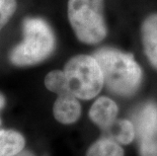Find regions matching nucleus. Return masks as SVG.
Wrapping results in <instances>:
<instances>
[{
    "label": "nucleus",
    "instance_id": "4468645a",
    "mask_svg": "<svg viewBox=\"0 0 157 156\" xmlns=\"http://www.w3.org/2000/svg\"><path fill=\"white\" fill-rule=\"evenodd\" d=\"M15 156H36V154L33 153L32 151H29V150H22L21 153H18L17 155Z\"/></svg>",
    "mask_w": 157,
    "mask_h": 156
},
{
    "label": "nucleus",
    "instance_id": "20e7f679",
    "mask_svg": "<svg viewBox=\"0 0 157 156\" xmlns=\"http://www.w3.org/2000/svg\"><path fill=\"white\" fill-rule=\"evenodd\" d=\"M67 88L80 101L95 98L105 87L101 68L93 55H75L63 68Z\"/></svg>",
    "mask_w": 157,
    "mask_h": 156
},
{
    "label": "nucleus",
    "instance_id": "1a4fd4ad",
    "mask_svg": "<svg viewBox=\"0 0 157 156\" xmlns=\"http://www.w3.org/2000/svg\"><path fill=\"white\" fill-rule=\"evenodd\" d=\"M25 139L17 131L0 130V156H15L25 150Z\"/></svg>",
    "mask_w": 157,
    "mask_h": 156
},
{
    "label": "nucleus",
    "instance_id": "7ed1b4c3",
    "mask_svg": "<svg viewBox=\"0 0 157 156\" xmlns=\"http://www.w3.org/2000/svg\"><path fill=\"white\" fill-rule=\"evenodd\" d=\"M105 0H67V16L75 36L82 44L93 46L108 36Z\"/></svg>",
    "mask_w": 157,
    "mask_h": 156
},
{
    "label": "nucleus",
    "instance_id": "9b49d317",
    "mask_svg": "<svg viewBox=\"0 0 157 156\" xmlns=\"http://www.w3.org/2000/svg\"><path fill=\"white\" fill-rule=\"evenodd\" d=\"M85 156H125V152L113 138H101L90 145Z\"/></svg>",
    "mask_w": 157,
    "mask_h": 156
},
{
    "label": "nucleus",
    "instance_id": "39448f33",
    "mask_svg": "<svg viewBox=\"0 0 157 156\" xmlns=\"http://www.w3.org/2000/svg\"><path fill=\"white\" fill-rule=\"evenodd\" d=\"M135 127L140 156H157V105H143L136 114Z\"/></svg>",
    "mask_w": 157,
    "mask_h": 156
},
{
    "label": "nucleus",
    "instance_id": "f257e3e1",
    "mask_svg": "<svg viewBox=\"0 0 157 156\" xmlns=\"http://www.w3.org/2000/svg\"><path fill=\"white\" fill-rule=\"evenodd\" d=\"M93 56L101 68L105 86L112 93L129 97L138 91L143 80V70L134 55L105 47L96 50Z\"/></svg>",
    "mask_w": 157,
    "mask_h": 156
},
{
    "label": "nucleus",
    "instance_id": "9d476101",
    "mask_svg": "<svg viewBox=\"0 0 157 156\" xmlns=\"http://www.w3.org/2000/svg\"><path fill=\"white\" fill-rule=\"evenodd\" d=\"M106 131L109 132L111 137L121 145H128L132 143L133 140L137 137L136 127L134 122L127 120V119H120Z\"/></svg>",
    "mask_w": 157,
    "mask_h": 156
},
{
    "label": "nucleus",
    "instance_id": "6e6552de",
    "mask_svg": "<svg viewBox=\"0 0 157 156\" xmlns=\"http://www.w3.org/2000/svg\"><path fill=\"white\" fill-rule=\"evenodd\" d=\"M141 43L147 60L157 70V12L147 15L142 21Z\"/></svg>",
    "mask_w": 157,
    "mask_h": 156
},
{
    "label": "nucleus",
    "instance_id": "f03ea898",
    "mask_svg": "<svg viewBox=\"0 0 157 156\" xmlns=\"http://www.w3.org/2000/svg\"><path fill=\"white\" fill-rule=\"evenodd\" d=\"M56 35L43 17L29 16L22 21V40L9 52L8 59L17 67H29L47 60L54 53Z\"/></svg>",
    "mask_w": 157,
    "mask_h": 156
},
{
    "label": "nucleus",
    "instance_id": "423d86ee",
    "mask_svg": "<svg viewBox=\"0 0 157 156\" xmlns=\"http://www.w3.org/2000/svg\"><path fill=\"white\" fill-rule=\"evenodd\" d=\"M119 107L109 96H98L92 102L88 111V117L93 124L106 131L118 120Z\"/></svg>",
    "mask_w": 157,
    "mask_h": 156
},
{
    "label": "nucleus",
    "instance_id": "f8f14e48",
    "mask_svg": "<svg viewBox=\"0 0 157 156\" xmlns=\"http://www.w3.org/2000/svg\"><path fill=\"white\" fill-rule=\"evenodd\" d=\"M44 84L49 91L54 92L57 95L63 93H70L67 88L65 74L63 70L50 71L44 79Z\"/></svg>",
    "mask_w": 157,
    "mask_h": 156
},
{
    "label": "nucleus",
    "instance_id": "2eb2a0df",
    "mask_svg": "<svg viewBox=\"0 0 157 156\" xmlns=\"http://www.w3.org/2000/svg\"><path fill=\"white\" fill-rule=\"evenodd\" d=\"M5 105V96L3 95L2 92H0V111L4 108Z\"/></svg>",
    "mask_w": 157,
    "mask_h": 156
},
{
    "label": "nucleus",
    "instance_id": "dca6fc26",
    "mask_svg": "<svg viewBox=\"0 0 157 156\" xmlns=\"http://www.w3.org/2000/svg\"><path fill=\"white\" fill-rule=\"evenodd\" d=\"M0 124H1V121H0Z\"/></svg>",
    "mask_w": 157,
    "mask_h": 156
},
{
    "label": "nucleus",
    "instance_id": "ddd939ff",
    "mask_svg": "<svg viewBox=\"0 0 157 156\" xmlns=\"http://www.w3.org/2000/svg\"><path fill=\"white\" fill-rule=\"evenodd\" d=\"M17 9L16 0H0V32L8 24Z\"/></svg>",
    "mask_w": 157,
    "mask_h": 156
},
{
    "label": "nucleus",
    "instance_id": "0eeeda50",
    "mask_svg": "<svg viewBox=\"0 0 157 156\" xmlns=\"http://www.w3.org/2000/svg\"><path fill=\"white\" fill-rule=\"evenodd\" d=\"M82 108L80 99L72 93L57 95L53 105V116L62 125H72L81 117Z\"/></svg>",
    "mask_w": 157,
    "mask_h": 156
}]
</instances>
